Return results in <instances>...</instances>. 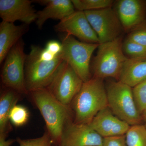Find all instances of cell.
Masks as SVG:
<instances>
[{"instance_id":"obj_14","label":"cell","mask_w":146,"mask_h":146,"mask_svg":"<svg viewBox=\"0 0 146 146\" xmlns=\"http://www.w3.org/2000/svg\"><path fill=\"white\" fill-rule=\"evenodd\" d=\"M89 125L103 138L125 135L131 126L115 116L108 107L99 112Z\"/></svg>"},{"instance_id":"obj_3","label":"cell","mask_w":146,"mask_h":146,"mask_svg":"<svg viewBox=\"0 0 146 146\" xmlns=\"http://www.w3.org/2000/svg\"><path fill=\"white\" fill-rule=\"evenodd\" d=\"M40 47L32 45L27 55L25 65V82L28 93L39 89H46L49 85L63 60L60 54L50 61L41 60Z\"/></svg>"},{"instance_id":"obj_24","label":"cell","mask_w":146,"mask_h":146,"mask_svg":"<svg viewBox=\"0 0 146 146\" xmlns=\"http://www.w3.org/2000/svg\"><path fill=\"white\" fill-rule=\"evenodd\" d=\"M16 142L20 146H52V140L48 132L43 136L33 139H22L17 138Z\"/></svg>"},{"instance_id":"obj_25","label":"cell","mask_w":146,"mask_h":146,"mask_svg":"<svg viewBox=\"0 0 146 146\" xmlns=\"http://www.w3.org/2000/svg\"><path fill=\"white\" fill-rule=\"evenodd\" d=\"M127 38L146 47V26L144 25L133 30Z\"/></svg>"},{"instance_id":"obj_4","label":"cell","mask_w":146,"mask_h":146,"mask_svg":"<svg viewBox=\"0 0 146 146\" xmlns=\"http://www.w3.org/2000/svg\"><path fill=\"white\" fill-rule=\"evenodd\" d=\"M106 89L108 108L115 116L130 126L143 124L131 87L117 80L108 82Z\"/></svg>"},{"instance_id":"obj_29","label":"cell","mask_w":146,"mask_h":146,"mask_svg":"<svg viewBox=\"0 0 146 146\" xmlns=\"http://www.w3.org/2000/svg\"><path fill=\"white\" fill-rule=\"evenodd\" d=\"M141 116H142L143 121V122L145 123V124L146 123V107L145 110H144L143 112L142 115H141Z\"/></svg>"},{"instance_id":"obj_17","label":"cell","mask_w":146,"mask_h":146,"mask_svg":"<svg viewBox=\"0 0 146 146\" xmlns=\"http://www.w3.org/2000/svg\"><path fill=\"white\" fill-rule=\"evenodd\" d=\"M146 79V60L127 58L121 71L119 81L133 88Z\"/></svg>"},{"instance_id":"obj_21","label":"cell","mask_w":146,"mask_h":146,"mask_svg":"<svg viewBox=\"0 0 146 146\" xmlns=\"http://www.w3.org/2000/svg\"><path fill=\"white\" fill-rule=\"evenodd\" d=\"M123 50L128 58L146 60V47L127 38L123 42Z\"/></svg>"},{"instance_id":"obj_27","label":"cell","mask_w":146,"mask_h":146,"mask_svg":"<svg viewBox=\"0 0 146 146\" xmlns=\"http://www.w3.org/2000/svg\"><path fill=\"white\" fill-rule=\"evenodd\" d=\"M46 49L50 52L57 56L60 54L62 50V44L61 43L56 40H50L46 44Z\"/></svg>"},{"instance_id":"obj_30","label":"cell","mask_w":146,"mask_h":146,"mask_svg":"<svg viewBox=\"0 0 146 146\" xmlns=\"http://www.w3.org/2000/svg\"><path fill=\"white\" fill-rule=\"evenodd\" d=\"M145 126H146V123H145Z\"/></svg>"},{"instance_id":"obj_13","label":"cell","mask_w":146,"mask_h":146,"mask_svg":"<svg viewBox=\"0 0 146 146\" xmlns=\"http://www.w3.org/2000/svg\"><path fill=\"white\" fill-rule=\"evenodd\" d=\"M32 3L29 0H0V17L3 21L14 23L18 21L29 25L37 18Z\"/></svg>"},{"instance_id":"obj_10","label":"cell","mask_w":146,"mask_h":146,"mask_svg":"<svg viewBox=\"0 0 146 146\" xmlns=\"http://www.w3.org/2000/svg\"><path fill=\"white\" fill-rule=\"evenodd\" d=\"M56 31L75 36L81 42L100 44L99 39L84 11H76L54 26Z\"/></svg>"},{"instance_id":"obj_11","label":"cell","mask_w":146,"mask_h":146,"mask_svg":"<svg viewBox=\"0 0 146 146\" xmlns=\"http://www.w3.org/2000/svg\"><path fill=\"white\" fill-rule=\"evenodd\" d=\"M103 141L89 124L71 121L63 128L59 146H102Z\"/></svg>"},{"instance_id":"obj_22","label":"cell","mask_w":146,"mask_h":146,"mask_svg":"<svg viewBox=\"0 0 146 146\" xmlns=\"http://www.w3.org/2000/svg\"><path fill=\"white\" fill-rule=\"evenodd\" d=\"M29 117V113L28 110L25 106L16 104L11 111L9 119L13 125L20 127L27 122Z\"/></svg>"},{"instance_id":"obj_15","label":"cell","mask_w":146,"mask_h":146,"mask_svg":"<svg viewBox=\"0 0 146 146\" xmlns=\"http://www.w3.org/2000/svg\"><path fill=\"white\" fill-rule=\"evenodd\" d=\"M32 1L45 6L42 10L37 11L35 23L39 29L43 27L49 19L60 21L76 11L72 1L70 0H39Z\"/></svg>"},{"instance_id":"obj_23","label":"cell","mask_w":146,"mask_h":146,"mask_svg":"<svg viewBox=\"0 0 146 146\" xmlns=\"http://www.w3.org/2000/svg\"><path fill=\"white\" fill-rule=\"evenodd\" d=\"M132 91L136 107L141 115L146 107V79L133 87Z\"/></svg>"},{"instance_id":"obj_12","label":"cell","mask_w":146,"mask_h":146,"mask_svg":"<svg viewBox=\"0 0 146 146\" xmlns=\"http://www.w3.org/2000/svg\"><path fill=\"white\" fill-rule=\"evenodd\" d=\"M115 10L125 31H132L145 24L146 1L119 0L116 2Z\"/></svg>"},{"instance_id":"obj_8","label":"cell","mask_w":146,"mask_h":146,"mask_svg":"<svg viewBox=\"0 0 146 146\" xmlns=\"http://www.w3.org/2000/svg\"><path fill=\"white\" fill-rule=\"evenodd\" d=\"M83 83L72 68L63 61L46 89L62 104L70 106Z\"/></svg>"},{"instance_id":"obj_9","label":"cell","mask_w":146,"mask_h":146,"mask_svg":"<svg viewBox=\"0 0 146 146\" xmlns=\"http://www.w3.org/2000/svg\"><path fill=\"white\" fill-rule=\"evenodd\" d=\"M84 12L98 35L100 44L121 37L125 31L115 9L112 7Z\"/></svg>"},{"instance_id":"obj_6","label":"cell","mask_w":146,"mask_h":146,"mask_svg":"<svg viewBox=\"0 0 146 146\" xmlns=\"http://www.w3.org/2000/svg\"><path fill=\"white\" fill-rule=\"evenodd\" d=\"M60 56L72 68L84 82L92 78L90 70L91 56L99 44L85 43L65 34L61 38Z\"/></svg>"},{"instance_id":"obj_18","label":"cell","mask_w":146,"mask_h":146,"mask_svg":"<svg viewBox=\"0 0 146 146\" xmlns=\"http://www.w3.org/2000/svg\"><path fill=\"white\" fill-rule=\"evenodd\" d=\"M6 88L0 98V133H7L9 117L12 108L19 99V93L12 89Z\"/></svg>"},{"instance_id":"obj_2","label":"cell","mask_w":146,"mask_h":146,"mask_svg":"<svg viewBox=\"0 0 146 146\" xmlns=\"http://www.w3.org/2000/svg\"><path fill=\"white\" fill-rule=\"evenodd\" d=\"M70 106L74 122L89 124L99 112L108 107L104 80L93 77L84 82Z\"/></svg>"},{"instance_id":"obj_16","label":"cell","mask_w":146,"mask_h":146,"mask_svg":"<svg viewBox=\"0 0 146 146\" xmlns=\"http://www.w3.org/2000/svg\"><path fill=\"white\" fill-rule=\"evenodd\" d=\"M28 25H16L2 21L0 24V63L4 61L11 50L28 31Z\"/></svg>"},{"instance_id":"obj_20","label":"cell","mask_w":146,"mask_h":146,"mask_svg":"<svg viewBox=\"0 0 146 146\" xmlns=\"http://www.w3.org/2000/svg\"><path fill=\"white\" fill-rule=\"evenodd\" d=\"M73 5L78 11H85L112 7V0H72Z\"/></svg>"},{"instance_id":"obj_7","label":"cell","mask_w":146,"mask_h":146,"mask_svg":"<svg viewBox=\"0 0 146 146\" xmlns=\"http://www.w3.org/2000/svg\"><path fill=\"white\" fill-rule=\"evenodd\" d=\"M25 42L21 39L7 55L2 70V82L5 88L19 94H28L25 82V65L27 55L25 52Z\"/></svg>"},{"instance_id":"obj_26","label":"cell","mask_w":146,"mask_h":146,"mask_svg":"<svg viewBox=\"0 0 146 146\" xmlns=\"http://www.w3.org/2000/svg\"><path fill=\"white\" fill-rule=\"evenodd\" d=\"M102 146H127L125 135L103 138Z\"/></svg>"},{"instance_id":"obj_5","label":"cell","mask_w":146,"mask_h":146,"mask_svg":"<svg viewBox=\"0 0 146 146\" xmlns=\"http://www.w3.org/2000/svg\"><path fill=\"white\" fill-rule=\"evenodd\" d=\"M122 36L100 44L92 63L94 77L104 79L111 77L119 81L122 68L127 59L123 50Z\"/></svg>"},{"instance_id":"obj_1","label":"cell","mask_w":146,"mask_h":146,"mask_svg":"<svg viewBox=\"0 0 146 146\" xmlns=\"http://www.w3.org/2000/svg\"><path fill=\"white\" fill-rule=\"evenodd\" d=\"M32 98L44 120L53 144L59 146L65 125L74 121V114L70 106L58 101L46 89L31 92Z\"/></svg>"},{"instance_id":"obj_28","label":"cell","mask_w":146,"mask_h":146,"mask_svg":"<svg viewBox=\"0 0 146 146\" xmlns=\"http://www.w3.org/2000/svg\"><path fill=\"white\" fill-rule=\"evenodd\" d=\"M6 133H0V146H10L16 141V139L6 140Z\"/></svg>"},{"instance_id":"obj_31","label":"cell","mask_w":146,"mask_h":146,"mask_svg":"<svg viewBox=\"0 0 146 146\" xmlns=\"http://www.w3.org/2000/svg\"><path fill=\"white\" fill-rule=\"evenodd\" d=\"M54 146H56V145H54Z\"/></svg>"},{"instance_id":"obj_19","label":"cell","mask_w":146,"mask_h":146,"mask_svg":"<svg viewBox=\"0 0 146 146\" xmlns=\"http://www.w3.org/2000/svg\"><path fill=\"white\" fill-rule=\"evenodd\" d=\"M127 146H146V127L145 124L131 126L125 134Z\"/></svg>"}]
</instances>
